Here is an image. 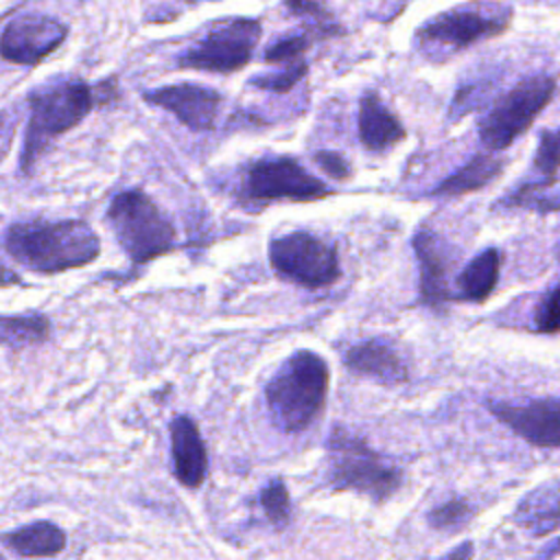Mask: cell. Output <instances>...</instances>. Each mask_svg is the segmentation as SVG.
I'll return each instance as SVG.
<instances>
[{
  "label": "cell",
  "instance_id": "10",
  "mask_svg": "<svg viewBox=\"0 0 560 560\" xmlns=\"http://www.w3.org/2000/svg\"><path fill=\"white\" fill-rule=\"evenodd\" d=\"M332 195L330 186L291 155L260 158L241 177V197L254 206L273 201H317Z\"/></svg>",
  "mask_w": 560,
  "mask_h": 560
},
{
  "label": "cell",
  "instance_id": "12",
  "mask_svg": "<svg viewBox=\"0 0 560 560\" xmlns=\"http://www.w3.org/2000/svg\"><path fill=\"white\" fill-rule=\"evenodd\" d=\"M483 407L518 438L538 448L560 446V402L556 396L534 398L525 405L486 398Z\"/></svg>",
  "mask_w": 560,
  "mask_h": 560
},
{
  "label": "cell",
  "instance_id": "11",
  "mask_svg": "<svg viewBox=\"0 0 560 560\" xmlns=\"http://www.w3.org/2000/svg\"><path fill=\"white\" fill-rule=\"evenodd\" d=\"M68 37V24L55 15L26 11L0 31V57L15 66H37Z\"/></svg>",
  "mask_w": 560,
  "mask_h": 560
},
{
  "label": "cell",
  "instance_id": "22",
  "mask_svg": "<svg viewBox=\"0 0 560 560\" xmlns=\"http://www.w3.org/2000/svg\"><path fill=\"white\" fill-rule=\"evenodd\" d=\"M50 319L44 313L0 315V346L22 350L50 339Z\"/></svg>",
  "mask_w": 560,
  "mask_h": 560
},
{
  "label": "cell",
  "instance_id": "29",
  "mask_svg": "<svg viewBox=\"0 0 560 560\" xmlns=\"http://www.w3.org/2000/svg\"><path fill=\"white\" fill-rule=\"evenodd\" d=\"M532 328L540 335L553 337L560 328L558 319V282H551L549 289L542 293L538 304L534 306L532 313Z\"/></svg>",
  "mask_w": 560,
  "mask_h": 560
},
{
  "label": "cell",
  "instance_id": "18",
  "mask_svg": "<svg viewBox=\"0 0 560 560\" xmlns=\"http://www.w3.org/2000/svg\"><path fill=\"white\" fill-rule=\"evenodd\" d=\"M0 542L24 558H50L66 549V532L52 521H33L2 532Z\"/></svg>",
  "mask_w": 560,
  "mask_h": 560
},
{
  "label": "cell",
  "instance_id": "32",
  "mask_svg": "<svg viewBox=\"0 0 560 560\" xmlns=\"http://www.w3.org/2000/svg\"><path fill=\"white\" fill-rule=\"evenodd\" d=\"M18 282H20V276L0 260V287H11Z\"/></svg>",
  "mask_w": 560,
  "mask_h": 560
},
{
  "label": "cell",
  "instance_id": "7",
  "mask_svg": "<svg viewBox=\"0 0 560 560\" xmlns=\"http://www.w3.org/2000/svg\"><path fill=\"white\" fill-rule=\"evenodd\" d=\"M556 94V77L536 72L521 79L508 92L494 98L488 112L479 118L477 133L488 151H503L523 136L536 116L551 103Z\"/></svg>",
  "mask_w": 560,
  "mask_h": 560
},
{
  "label": "cell",
  "instance_id": "34",
  "mask_svg": "<svg viewBox=\"0 0 560 560\" xmlns=\"http://www.w3.org/2000/svg\"><path fill=\"white\" fill-rule=\"evenodd\" d=\"M0 560H7V558H4V556H2V553H0Z\"/></svg>",
  "mask_w": 560,
  "mask_h": 560
},
{
  "label": "cell",
  "instance_id": "14",
  "mask_svg": "<svg viewBox=\"0 0 560 560\" xmlns=\"http://www.w3.org/2000/svg\"><path fill=\"white\" fill-rule=\"evenodd\" d=\"M411 247L416 252L418 269H420V282H418L420 300L431 308H442L446 302L453 300L448 276L459 252L442 234L429 228H420L413 234Z\"/></svg>",
  "mask_w": 560,
  "mask_h": 560
},
{
  "label": "cell",
  "instance_id": "28",
  "mask_svg": "<svg viewBox=\"0 0 560 560\" xmlns=\"http://www.w3.org/2000/svg\"><path fill=\"white\" fill-rule=\"evenodd\" d=\"M472 514V508L466 499H448L446 503L433 508L429 514H427V521L433 529H459L464 523H468Z\"/></svg>",
  "mask_w": 560,
  "mask_h": 560
},
{
  "label": "cell",
  "instance_id": "26",
  "mask_svg": "<svg viewBox=\"0 0 560 560\" xmlns=\"http://www.w3.org/2000/svg\"><path fill=\"white\" fill-rule=\"evenodd\" d=\"M306 72H308V63L304 59H300V61L287 63L282 70L256 74L247 83L258 88V90H267V92H276V94H287L306 77Z\"/></svg>",
  "mask_w": 560,
  "mask_h": 560
},
{
  "label": "cell",
  "instance_id": "27",
  "mask_svg": "<svg viewBox=\"0 0 560 560\" xmlns=\"http://www.w3.org/2000/svg\"><path fill=\"white\" fill-rule=\"evenodd\" d=\"M558 131L556 129H542L538 133V147L534 153V171L540 175V179L558 182Z\"/></svg>",
  "mask_w": 560,
  "mask_h": 560
},
{
  "label": "cell",
  "instance_id": "30",
  "mask_svg": "<svg viewBox=\"0 0 560 560\" xmlns=\"http://www.w3.org/2000/svg\"><path fill=\"white\" fill-rule=\"evenodd\" d=\"M313 162L319 166L322 173H326L332 179L343 182L352 175L350 162L337 151H317V153H313Z\"/></svg>",
  "mask_w": 560,
  "mask_h": 560
},
{
  "label": "cell",
  "instance_id": "5",
  "mask_svg": "<svg viewBox=\"0 0 560 560\" xmlns=\"http://www.w3.org/2000/svg\"><path fill=\"white\" fill-rule=\"evenodd\" d=\"M105 219L127 258L144 265L171 252L177 243V230L162 208L140 188H127L112 197Z\"/></svg>",
  "mask_w": 560,
  "mask_h": 560
},
{
  "label": "cell",
  "instance_id": "21",
  "mask_svg": "<svg viewBox=\"0 0 560 560\" xmlns=\"http://www.w3.org/2000/svg\"><path fill=\"white\" fill-rule=\"evenodd\" d=\"M503 162L488 155L479 153L472 155L466 164H462L457 171H453L448 177H444L433 190V197H455V195H466L486 188L492 179H497L503 171Z\"/></svg>",
  "mask_w": 560,
  "mask_h": 560
},
{
  "label": "cell",
  "instance_id": "3",
  "mask_svg": "<svg viewBox=\"0 0 560 560\" xmlns=\"http://www.w3.org/2000/svg\"><path fill=\"white\" fill-rule=\"evenodd\" d=\"M28 120L20 153L22 173H31L46 147L74 129L98 103V85L63 77L37 85L28 94Z\"/></svg>",
  "mask_w": 560,
  "mask_h": 560
},
{
  "label": "cell",
  "instance_id": "2",
  "mask_svg": "<svg viewBox=\"0 0 560 560\" xmlns=\"http://www.w3.org/2000/svg\"><path fill=\"white\" fill-rule=\"evenodd\" d=\"M330 387V368L313 350L291 352L265 385V407L282 433L306 431L324 411Z\"/></svg>",
  "mask_w": 560,
  "mask_h": 560
},
{
  "label": "cell",
  "instance_id": "25",
  "mask_svg": "<svg viewBox=\"0 0 560 560\" xmlns=\"http://www.w3.org/2000/svg\"><path fill=\"white\" fill-rule=\"evenodd\" d=\"M258 501H260V508H262L267 521L276 529H284L289 525L291 499H289V490L280 477H273L267 481V486L258 494Z\"/></svg>",
  "mask_w": 560,
  "mask_h": 560
},
{
  "label": "cell",
  "instance_id": "4",
  "mask_svg": "<svg viewBox=\"0 0 560 560\" xmlns=\"http://www.w3.org/2000/svg\"><path fill=\"white\" fill-rule=\"evenodd\" d=\"M402 479V470L363 438L339 424L330 429L326 440V481L332 490H352L374 503H383L400 490Z\"/></svg>",
  "mask_w": 560,
  "mask_h": 560
},
{
  "label": "cell",
  "instance_id": "13",
  "mask_svg": "<svg viewBox=\"0 0 560 560\" xmlns=\"http://www.w3.org/2000/svg\"><path fill=\"white\" fill-rule=\"evenodd\" d=\"M149 105L173 114L190 131H212L223 105L221 92L201 83H171L142 94Z\"/></svg>",
  "mask_w": 560,
  "mask_h": 560
},
{
  "label": "cell",
  "instance_id": "8",
  "mask_svg": "<svg viewBox=\"0 0 560 560\" xmlns=\"http://www.w3.org/2000/svg\"><path fill=\"white\" fill-rule=\"evenodd\" d=\"M260 35L262 24L256 18H221L179 52L177 66L214 74L238 72L252 61Z\"/></svg>",
  "mask_w": 560,
  "mask_h": 560
},
{
  "label": "cell",
  "instance_id": "16",
  "mask_svg": "<svg viewBox=\"0 0 560 560\" xmlns=\"http://www.w3.org/2000/svg\"><path fill=\"white\" fill-rule=\"evenodd\" d=\"M173 475L184 488H199L208 477V451L197 422L179 413L168 424Z\"/></svg>",
  "mask_w": 560,
  "mask_h": 560
},
{
  "label": "cell",
  "instance_id": "9",
  "mask_svg": "<svg viewBox=\"0 0 560 560\" xmlns=\"http://www.w3.org/2000/svg\"><path fill=\"white\" fill-rule=\"evenodd\" d=\"M267 256L278 278L311 291L330 287L341 276L337 247L308 230L273 236Z\"/></svg>",
  "mask_w": 560,
  "mask_h": 560
},
{
  "label": "cell",
  "instance_id": "19",
  "mask_svg": "<svg viewBox=\"0 0 560 560\" xmlns=\"http://www.w3.org/2000/svg\"><path fill=\"white\" fill-rule=\"evenodd\" d=\"M558 481L551 479L532 492H527L516 510H514V523L534 536L553 534L558 529L560 510H558Z\"/></svg>",
  "mask_w": 560,
  "mask_h": 560
},
{
  "label": "cell",
  "instance_id": "15",
  "mask_svg": "<svg viewBox=\"0 0 560 560\" xmlns=\"http://www.w3.org/2000/svg\"><path fill=\"white\" fill-rule=\"evenodd\" d=\"M348 372L376 381L378 385L396 387L409 381V363L398 343L389 337H370L343 350Z\"/></svg>",
  "mask_w": 560,
  "mask_h": 560
},
{
  "label": "cell",
  "instance_id": "31",
  "mask_svg": "<svg viewBox=\"0 0 560 560\" xmlns=\"http://www.w3.org/2000/svg\"><path fill=\"white\" fill-rule=\"evenodd\" d=\"M472 553H475V545L470 540L453 547L446 556H442L440 560H472Z\"/></svg>",
  "mask_w": 560,
  "mask_h": 560
},
{
  "label": "cell",
  "instance_id": "1",
  "mask_svg": "<svg viewBox=\"0 0 560 560\" xmlns=\"http://www.w3.org/2000/svg\"><path fill=\"white\" fill-rule=\"evenodd\" d=\"M2 247L28 271L55 276L94 262L101 254V238L81 219H26L2 232Z\"/></svg>",
  "mask_w": 560,
  "mask_h": 560
},
{
  "label": "cell",
  "instance_id": "17",
  "mask_svg": "<svg viewBox=\"0 0 560 560\" xmlns=\"http://www.w3.org/2000/svg\"><path fill=\"white\" fill-rule=\"evenodd\" d=\"M359 140L365 151L383 153L405 140L407 129L400 118L387 107V103L374 90H365L359 98V116H357Z\"/></svg>",
  "mask_w": 560,
  "mask_h": 560
},
{
  "label": "cell",
  "instance_id": "23",
  "mask_svg": "<svg viewBox=\"0 0 560 560\" xmlns=\"http://www.w3.org/2000/svg\"><path fill=\"white\" fill-rule=\"evenodd\" d=\"M556 184L558 182H547L540 177L536 182H521L503 199H499L494 208H525L551 214L558 210Z\"/></svg>",
  "mask_w": 560,
  "mask_h": 560
},
{
  "label": "cell",
  "instance_id": "6",
  "mask_svg": "<svg viewBox=\"0 0 560 560\" xmlns=\"http://www.w3.org/2000/svg\"><path fill=\"white\" fill-rule=\"evenodd\" d=\"M508 4H462L429 18L416 28L413 42L433 61L457 55L483 39L501 35L512 22Z\"/></svg>",
  "mask_w": 560,
  "mask_h": 560
},
{
  "label": "cell",
  "instance_id": "33",
  "mask_svg": "<svg viewBox=\"0 0 560 560\" xmlns=\"http://www.w3.org/2000/svg\"><path fill=\"white\" fill-rule=\"evenodd\" d=\"M4 112H0V138H2V129H4Z\"/></svg>",
  "mask_w": 560,
  "mask_h": 560
},
{
  "label": "cell",
  "instance_id": "24",
  "mask_svg": "<svg viewBox=\"0 0 560 560\" xmlns=\"http://www.w3.org/2000/svg\"><path fill=\"white\" fill-rule=\"evenodd\" d=\"M317 35L330 37L328 33H324L322 28H308V31H295L289 33L280 39H276L273 44H269L262 50V61L265 63H293L304 59V52L311 48V44L317 39Z\"/></svg>",
  "mask_w": 560,
  "mask_h": 560
},
{
  "label": "cell",
  "instance_id": "20",
  "mask_svg": "<svg viewBox=\"0 0 560 560\" xmlns=\"http://www.w3.org/2000/svg\"><path fill=\"white\" fill-rule=\"evenodd\" d=\"M501 271V252L497 247L481 249L455 278V300L483 302L497 287Z\"/></svg>",
  "mask_w": 560,
  "mask_h": 560
}]
</instances>
